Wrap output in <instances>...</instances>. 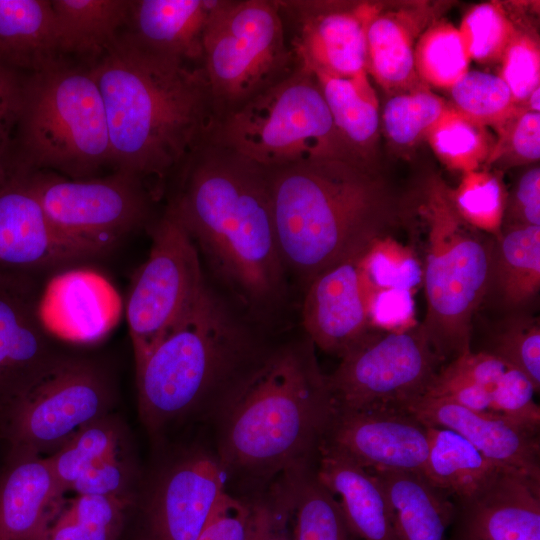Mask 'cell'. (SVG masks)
Returning a JSON list of instances; mask_svg holds the SVG:
<instances>
[{
	"label": "cell",
	"instance_id": "6da1fadb",
	"mask_svg": "<svg viewBox=\"0 0 540 540\" xmlns=\"http://www.w3.org/2000/svg\"><path fill=\"white\" fill-rule=\"evenodd\" d=\"M88 66L103 99L115 170L162 180L220 123L202 66L153 52L126 33Z\"/></svg>",
	"mask_w": 540,
	"mask_h": 540
},
{
	"label": "cell",
	"instance_id": "7a4b0ae2",
	"mask_svg": "<svg viewBox=\"0 0 540 540\" xmlns=\"http://www.w3.org/2000/svg\"><path fill=\"white\" fill-rule=\"evenodd\" d=\"M168 206L213 271L253 313L281 302L286 285L275 230L270 172L211 141L183 164Z\"/></svg>",
	"mask_w": 540,
	"mask_h": 540
},
{
	"label": "cell",
	"instance_id": "3957f363",
	"mask_svg": "<svg viewBox=\"0 0 540 540\" xmlns=\"http://www.w3.org/2000/svg\"><path fill=\"white\" fill-rule=\"evenodd\" d=\"M314 347L307 338L259 353L219 399L225 472L264 480L308 466L318 453L333 404Z\"/></svg>",
	"mask_w": 540,
	"mask_h": 540
},
{
	"label": "cell",
	"instance_id": "277c9868",
	"mask_svg": "<svg viewBox=\"0 0 540 540\" xmlns=\"http://www.w3.org/2000/svg\"><path fill=\"white\" fill-rule=\"evenodd\" d=\"M269 172L280 255L304 288L407 220V206L370 166L325 158Z\"/></svg>",
	"mask_w": 540,
	"mask_h": 540
},
{
	"label": "cell",
	"instance_id": "5b68a950",
	"mask_svg": "<svg viewBox=\"0 0 540 540\" xmlns=\"http://www.w3.org/2000/svg\"><path fill=\"white\" fill-rule=\"evenodd\" d=\"M258 355L244 325L207 287L136 369L142 420L158 431L207 407L214 410Z\"/></svg>",
	"mask_w": 540,
	"mask_h": 540
},
{
	"label": "cell",
	"instance_id": "8992f818",
	"mask_svg": "<svg viewBox=\"0 0 540 540\" xmlns=\"http://www.w3.org/2000/svg\"><path fill=\"white\" fill-rule=\"evenodd\" d=\"M449 188L439 176H430L408 203L422 253L427 310L421 325L444 363L471 350L473 318L486 296L493 245V236L458 214Z\"/></svg>",
	"mask_w": 540,
	"mask_h": 540
},
{
	"label": "cell",
	"instance_id": "52a82bcc",
	"mask_svg": "<svg viewBox=\"0 0 540 540\" xmlns=\"http://www.w3.org/2000/svg\"><path fill=\"white\" fill-rule=\"evenodd\" d=\"M112 166L103 99L91 68L60 60L22 80L13 176L84 179Z\"/></svg>",
	"mask_w": 540,
	"mask_h": 540
},
{
	"label": "cell",
	"instance_id": "ba28073f",
	"mask_svg": "<svg viewBox=\"0 0 540 540\" xmlns=\"http://www.w3.org/2000/svg\"><path fill=\"white\" fill-rule=\"evenodd\" d=\"M210 141L268 171L325 158L357 162L334 126L316 77L299 66L224 117Z\"/></svg>",
	"mask_w": 540,
	"mask_h": 540
},
{
	"label": "cell",
	"instance_id": "9c48e42d",
	"mask_svg": "<svg viewBox=\"0 0 540 540\" xmlns=\"http://www.w3.org/2000/svg\"><path fill=\"white\" fill-rule=\"evenodd\" d=\"M202 48L220 121L297 68L277 1L221 0Z\"/></svg>",
	"mask_w": 540,
	"mask_h": 540
},
{
	"label": "cell",
	"instance_id": "30bf717a",
	"mask_svg": "<svg viewBox=\"0 0 540 540\" xmlns=\"http://www.w3.org/2000/svg\"><path fill=\"white\" fill-rule=\"evenodd\" d=\"M107 374L88 359L61 355L23 394L0 410L8 450L53 454L78 430L106 415Z\"/></svg>",
	"mask_w": 540,
	"mask_h": 540
},
{
	"label": "cell",
	"instance_id": "8fae6325",
	"mask_svg": "<svg viewBox=\"0 0 540 540\" xmlns=\"http://www.w3.org/2000/svg\"><path fill=\"white\" fill-rule=\"evenodd\" d=\"M444 362L419 323L403 332H369L326 375L334 409L408 411Z\"/></svg>",
	"mask_w": 540,
	"mask_h": 540
},
{
	"label": "cell",
	"instance_id": "7c38bea8",
	"mask_svg": "<svg viewBox=\"0 0 540 540\" xmlns=\"http://www.w3.org/2000/svg\"><path fill=\"white\" fill-rule=\"evenodd\" d=\"M150 229L149 255L133 279L125 307L135 369L208 287L198 249L169 208Z\"/></svg>",
	"mask_w": 540,
	"mask_h": 540
},
{
	"label": "cell",
	"instance_id": "4fadbf2b",
	"mask_svg": "<svg viewBox=\"0 0 540 540\" xmlns=\"http://www.w3.org/2000/svg\"><path fill=\"white\" fill-rule=\"evenodd\" d=\"M16 176L61 233L108 253L148 219L144 182L123 171L84 179L47 171Z\"/></svg>",
	"mask_w": 540,
	"mask_h": 540
},
{
	"label": "cell",
	"instance_id": "5bb4252c",
	"mask_svg": "<svg viewBox=\"0 0 540 540\" xmlns=\"http://www.w3.org/2000/svg\"><path fill=\"white\" fill-rule=\"evenodd\" d=\"M290 28L297 66L349 78L366 70V23L374 7L336 2L277 1Z\"/></svg>",
	"mask_w": 540,
	"mask_h": 540
},
{
	"label": "cell",
	"instance_id": "9a60e30c",
	"mask_svg": "<svg viewBox=\"0 0 540 540\" xmlns=\"http://www.w3.org/2000/svg\"><path fill=\"white\" fill-rule=\"evenodd\" d=\"M27 271L0 265V410L61 356L41 319V294Z\"/></svg>",
	"mask_w": 540,
	"mask_h": 540
},
{
	"label": "cell",
	"instance_id": "2e32d148",
	"mask_svg": "<svg viewBox=\"0 0 540 540\" xmlns=\"http://www.w3.org/2000/svg\"><path fill=\"white\" fill-rule=\"evenodd\" d=\"M320 445L370 471L422 473L428 456V429L409 411L333 408Z\"/></svg>",
	"mask_w": 540,
	"mask_h": 540
},
{
	"label": "cell",
	"instance_id": "e0dca14e",
	"mask_svg": "<svg viewBox=\"0 0 540 540\" xmlns=\"http://www.w3.org/2000/svg\"><path fill=\"white\" fill-rule=\"evenodd\" d=\"M225 490L217 457L195 452L170 465L144 510L142 540H198Z\"/></svg>",
	"mask_w": 540,
	"mask_h": 540
},
{
	"label": "cell",
	"instance_id": "ac0fdd59",
	"mask_svg": "<svg viewBox=\"0 0 540 540\" xmlns=\"http://www.w3.org/2000/svg\"><path fill=\"white\" fill-rule=\"evenodd\" d=\"M107 253L61 233L19 177L0 190V265L65 268Z\"/></svg>",
	"mask_w": 540,
	"mask_h": 540
},
{
	"label": "cell",
	"instance_id": "d6986e66",
	"mask_svg": "<svg viewBox=\"0 0 540 540\" xmlns=\"http://www.w3.org/2000/svg\"><path fill=\"white\" fill-rule=\"evenodd\" d=\"M453 502L447 540H540V480L502 470Z\"/></svg>",
	"mask_w": 540,
	"mask_h": 540
},
{
	"label": "cell",
	"instance_id": "ffe728a7",
	"mask_svg": "<svg viewBox=\"0 0 540 540\" xmlns=\"http://www.w3.org/2000/svg\"><path fill=\"white\" fill-rule=\"evenodd\" d=\"M360 257L326 269L305 287L302 324L307 337L314 346L340 358L371 329Z\"/></svg>",
	"mask_w": 540,
	"mask_h": 540
},
{
	"label": "cell",
	"instance_id": "44dd1931",
	"mask_svg": "<svg viewBox=\"0 0 540 540\" xmlns=\"http://www.w3.org/2000/svg\"><path fill=\"white\" fill-rule=\"evenodd\" d=\"M408 411L426 426L457 432L496 466L540 480L539 432L427 396L414 402Z\"/></svg>",
	"mask_w": 540,
	"mask_h": 540
},
{
	"label": "cell",
	"instance_id": "7402d4cb",
	"mask_svg": "<svg viewBox=\"0 0 540 540\" xmlns=\"http://www.w3.org/2000/svg\"><path fill=\"white\" fill-rule=\"evenodd\" d=\"M64 494L46 457L8 450L0 470V540H46Z\"/></svg>",
	"mask_w": 540,
	"mask_h": 540
},
{
	"label": "cell",
	"instance_id": "603a6c76",
	"mask_svg": "<svg viewBox=\"0 0 540 540\" xmlns=\"http://www.w3.org/2000/svg\"><path fill=\"white\" fill-rule=\"evenodd\" d=\"M40 316L52 334L74 342H93L115 324L120 302L110 284L88 270L65 271L40 297Z\"/></svg>",
	"mask_w": 540,
	"mask_h": 540
},
{
	"label": "cell",
	"instance_id": "cb8c5ba5",
	"mask_svg": "<svg viewBox=\"0 0 540 540\" xmlns=\"http://www.w3.org/2000/svg\"><path fill=\"white\" fill-rule=\"evenodd\" d=\"M221 0H134L128 30L139 45L187 62L202 61L203 36Z\"/></svg>",
	"mask_w": 540,
	"mask_h": 540
},
{
	"label": "cell",
	"instance_id": "d4e9b609",
	"mask_svg": "<svg viewBox=\"0 0 540 540\" xmlns=\"http://www.w3.org/2000/svg\"><path fill=\"white\" fill-rule=\"evenodd\" d=\"M318 481L337 499L360 540H397L385 491L373 472L324 445L318 447Z\"/></svg>",
	"mask_w": 540,
	"mask_h": 540
},
{
	"label": "cell",
	"instance_id": "484cf974",
	"mask_svg": "<svg viewBox=\"0 0 540 540\" xmlns=\"http://www.w3.org/2000/svg\"><path fill=\"white\" fill-rule=\"evenodd\" d=\"M539 290L540 226L502 229L493 237L484 302L489 299L504 314L525 312Z\"/></svg>",
	"mask_w": 540,
	"mask_h": 540
},
{
	"label": "cell",
	"instance_id": "4316f807",
	"mask_svg": "<svg viewBox=\"0 0 540 540\" xmlns=\"http://www.w3.org/2000/svg\"><path fill=\"white\" fill-rule=\"evenodd\" d=\"M388 499L397 540H447L454 502L422 473L371 471Z\"/></svg>",
	"mask_w": 540,
	"mask_h": 540
},
{
	"label": "cell",
	"instance_id": "83f0119b",
	"mask_svg": "<svg viewBox=\"0 0 540 540\" xmlns=\"http://www.w3.org/2000/svg\"><path fill=\"white\" fill-rule=\"evenodd\" d=\"M62 60L50 0H0V61L30 73Z\"/></svg>",
	"mask_w": 540,
	"mask_h": 540
},
{
	"label": "cell",
	"instance_id": "f1b7e54d",
	"mask_svg": "<svg viewBox=\"0 0 540 540\" xmlns=\"http://www.w3.org/2000/svg\"><path fill=\"white\" fill-rule=\"evenodd\" d=\"M131 0H52L61 56L99 58L127 24Z\"/></svg>",
	"mask_w": 540,
	"mask_h": 540
},
{
	"label": "cell",
	"instance_id": "f546056e",
	"mask_svg": "<svg viewBox=\"0 0 540 540\" xmlns=\"http://www.w3.org/2000/svg\"><path fill=\"white\" fill-rule=\"evenodd\" d=\"M367 70L349 78L313 74L334 126L354 160L364 165L379 126L378 101Z\"/></svg>",
	"mask_w": 540,
	"mask_h": 540
},
{
	"label": "cell",
	"instance_id": "4dcf8cb0",
	"mask_svg": "<svg viewBox=\"0 0 540 540\" xmlns=\"http://www.w3.org/2000/svg\"><path fill=\"white\" fill-rule=\"evenodd\" d=\"M427 429L428 456L422 474L452 500L475 493L504 470L457 432L433 426Z\"/></svg>",
	"mask_w": 540,
	"mask_h": 540
},
{
	"label": "cell",
	"instance_id": "1f68e13d",
	"mask_svg": "<svg viewBox=\"0 0 540 540\" xmlns=\"http://www.w3.org/2000/svg\"><path fill=\"white\" fill-rule=\"evenodd\" d=\"M282 480L290 499L292 540H360L309 466L283 474Z\"/></svg>",
	"mask_w": 540,
	"mask_h": 540
},
{
	"label": "cell",
	"instance_id": "d6a6232c",
	"mask_svg": "<svg viewBox=\"0 0 540 540\" xmlns=\"http://www.w3.org/2000/svg\"><path fill=\"white\" fill-rule=\"evenodd\" d=\"M412 34L400 17L378 14L366 23V70L389 90L408 89L415 83Z\"/></svg>",
	"mask_w": 540,
	"mask_h": 540
},
{
	"label": "cell",
	"instance_id": "836d02e7",
	"mask_svg": "<svg viewBox=\"0 0 540 540\" xmlns=\"http://www.w3.org/2000/svg\"><path fill=\"white\" fill-rule=\"evenodd\" d=\"M131 504L121 497L77 495L64 504L46 540H119Z\"/></svg>",
	"mask_w": 540,
	"mask_h": 540
},
{
	"label": "cell",
	"instance_id": "e575fe53",
	"mask_svg": "<svg viewBox=\"0 0 540 540\" xmlns=\"http://www.w3.org/2000/svg\"><path fill=\"white\" fill-rule=\"evenodd\" d=\"M433 151L449 169L463 174L487 162L494 143L485 126L448 107L426 135Z\"/></svg>",
	"mask_w": 540,
	"mask_h": 540
},
{
	"label": "cell",
	"instance_id": "d590c367",
	"mask_svg": "<svg viewBox=\"0 0 540 540\" xmlns=\"http://www.w3.org/2000/svg\"><path fill=\"white\" fill-rule=\"evenodd\" d=\"M119 435L116 422L105 415L82 427L46 457L65 493L90 467L119 450Z\"/></svg>",
	"mask_w": 540,
	"mask_h": 540
},
{
	"label": "cell",
	"instance_id": "8d00e7d4",
	"mask_svg": "<svg viewBox=\"0 0 540 540\" xmlns=\"http://www.w3.org/2000/svg\"><path fill=\"white\" fill-rule=\"evenodd\" d=\"M449 193L458 214L468 224L493 237L500 234L508 198L501 176L479 168L463 174Z\"/></svg>",
	"mask_w": 540,
	"mask_h": 540
},
{
	"label": "cell",
	"instance_id": "74e56055",
	"mask_svg": "<svg viewBox=\"0 0 540 540\" xmlns=\"http://www.w3.org/2000/svg\"><path fill=\"white\" fill-rule=\"evenodd\" d=\"M490 331L482 352L491 354L521 371L540 389V322L529 311L504 314Z\"/></svg>",
	"mask_w": 540,
	"mask_h": 540
},
{
	"label": "cell",
	"instance_id": "f35d334b",
	"mask_svg": "<svg viewBox=\"0 0 540 540\" xmlns=\"http://www.w3.org/2000/svg\"><path fill=\"white\" fill-rule=\"evenodd\" d=\"M454 109L483 126H501L519 108L499 75L468 70L451 88Z\"/></svg>",
	"mask_w": 540,
	"mask_h": 540
},
{
	"label": "cell",
	"instance_id": "ab89813d",
	"mask_svg": "<svg viewBox=\"0 0 540 540\" xmlns=\"http://www.w3.org/2000/svg\"><path fill=\"white\" fill-rule=\"evenodd\" d=\"M414 62L417 75L426 83L450 89L469 70L470 59L458 28L441 23L421 36Z\"/></svg>",
	"mask_w": 540,
	"mask_h": 540
},
{
	"label": "cell",
	"instance_id": "60d3db41",
	"mask_svg": "<svg viewBox=\"0 0 540 540\" xmlns=\"http://www.w3.org/2000/svg\"><path fill=\"white\" fill-rule=\"evenodd\" d=\"M359 267L368 288L414 291L422 285L423 271L417 252L393 235L374 240L360 257Z\"/></svg>",
	"mask_w": 540,
	"mask_h": 540
},
{
	"label": "cell",
	"instance_id": "b9f144b4",
	"mask_svg": "<svg viewBox=\"0 0 540 540\" xmlns=\"http://www.w3.org/2000/svg\"><path fill=\"white\" fill-rule=\"evenodd\" d=\"M447 109L444 101L429 91L397 94L384 107L385 132L398 146H410L426 136Z\"/></svg>",
	"mask_w": 540,
	"mask_h": 540
},
{
	"label": "cell",
	"instance_id": "7bdbcfd3",
	"mask_svg": "<svg viewBox=\"0 0 540 540\" xmlns=\"http://www.w3.org/2000/svg\"><path fill=\"white\" fill-rule=\"evenodd\" d=\"M470 61L501 60L515 29L502 7L482 3L471 8L458 28Z\"/></svg>",
	"mask_w": 540,
	"mask_h": 540
},
{
	"label": "cell",
	"instance_id": "ee69618b",
	"mask_svg": "<svg viewBox=\"0 0 540 540\" xmlns=\"http://www.w3.org/2000/svg\"><path fill=\"white\" fill-rule=\"evenodd\" d=\"M499 75L510 89L515 103L523 107L530 94L540 87V52L527 35L514 32L501 58Z\"/></svg>",
	"mask_w": 540,
	"mask_h": 540
},
{
	"label": "cell",
	"instance_id": "f6af8a7d",
	"mask_svg": "<svg viewBox=\"0 0 540 540\" xmlns=\"http://www.w3.org/2000/svg\"><path fill=\"white\" fill-rule=\"evenodd\" d=\"M499 138L494 143L486 163L500 159L505 153L520 163H531L540 158V113L519 107L498 128Z\"/></svg>",
	"mask_w": 540,
	"mask_h": 540
},
{
	"label": "cell",
	"instance_id": "bcb514c9",
	"mask_svg": "<svg viewBox=\"0 0 540 540\" xmlns=\"http://www.w3.org/2000/svg\"><path fill=\"white\" fill-rule=\"evenodd\" d=\"M366 291L367 317L371 329L383 332H403L419 324L416 318L414 291L368 287Z\"/></svg>",
	"mask_w": 540,
	"mask_h": 540
},
{
	"label": "cell",
	"instance_id": "7dc6e473",
	"mask_svg": "<svg viewBox=\"0 0 540 540\" xmlns=\"http://www.w3.org/2000/svg\"><path fill=\"white\" fill-rule=\"evenodd\" d=\"M22 80L17 70L0 61V190L13 177V157Z\"/></svg>",
	"mask_w": 540,
	"mask_h": 540
},
{
	"label": "cell",
	"instance_id": "c3c4849f",
	"mask_svg": "<svg viewBox=\"0 0 540 540\" xmlns=\"http://www.w3.org/2000/svg\"><path fill=\"white\" fill-rule=\"evenodd\" d=\"M131 485V466L121 458L118 450L85 471L69 491L77 495H107L132 500Z\"/></svg>",
	"mask_w": 540,
	"mask_h": 540
},
{
	"label": "cell",
	"instance_id": "681fc988",
	"mask_svg": "<svg viewBox=\"0 0 540 540\" xmlns=\"http://www.w3.org/2000/svg\"><path fill=\"white\" fill-rule=\"evenodd\" d=\"M253 505L224 492L198 540H250Z\"/></svg>",
	"mask_w": 540,
	"mask_h": 540
},
{
	"label": "cell",
	"instance_id": "f907efd6",
	"mask_svg": "<svg viewBox=\"0 0 540 540\" xmlns=\"http://www.w3.org/2000/svg\"><path fill=\"white\" fill-rule=\"evenodd\" d=\"M274 487L271 496L252 502L253 524L250 540H292L288 494L279 483Z\"/></svg>",
	"mask_w": 540,
	"mask_h": 540
},
{
	"label": "cell",
	"instance_id": "816d5d0a",
	"mask_svg": "<svg viewBox=\"0 0 540 540\" xmlns=\"http://www.w3.org/2000/svg\"><path fill=\"white\" fill-rule=\"evenodd\" d=\"M524 226H540L539 166L520 177L512 201H507L502 229Z\"/></svg>",
	"mask_w": 540,
	"mask_h": 540
},
{
	"label": "cell",
	"instance_id": "f5cc1de1",
	"mask_svg": "<svg viewBox=\"0 0 540 540\" xmlns=\"http://www.w3.org/2000/svg\"><path fill=\"white\" fill-rule=\"evenodd\" d=\"M138 540H142L141 538H139Z\"/></svg>",
	"mask_w": 540,
	"mask_h": 540
},
{
	"label": "cell",
	"instance_id": "db71d44e",
	"mask_svg": "<svg viewBox=\"0 0 540 540\" xmlns=\"http://www.w3.org/2000/svg\"><path fill=\"white\" fill-rule=\"evenodd\" d=\"M0 470H1V468H0Z\"/></svg>",
	"mask_w": 540,
	"mask_h": 540
}]
</instances>
